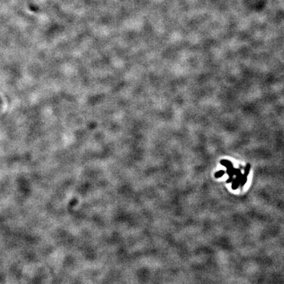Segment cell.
<instances>
[{"instance_id":"1","label":"cell","mask_w":284,"mask_h":284,"mask_svg":"<svg viewBox=\"0 0 284 284\" xmlns=\"http://www.w3.org/2000/svg\"><path fill=\"white\" fill-rule=\"evenodd\" d=\"M220 164L226 167L227 168L233 167L232 163L230 161H227V160H222V161H220Z\"/></svg>"},{"instance_id":"2","label":"cell","mask_w":284,"mask_h":284,"mask_svg":"<svg viewBox=\"0 0 284 284\" xmlns=\"http://www.w3.org/2000/svg\"><path fill=\"white\" fill-rule=\"evenodd\" d=\"M224 174H225V171L220 170L215 174V178H220V177H222V176H223Z\"/></svg>"},{"instance_id":"3","label":"cell","mask_w":284,"mask_h":284,"mask_svg":"<svg viewBox=\"0 0 284 284\" xmlns=\"http://www.w3.org/2000/svg\"><path fill=\"white\" fill-rule=\"evenodd\" d=\"M233 177H230V178H229V180H228L227 181V183H230V182H232L233 181Z\"/></svg>"}]
</instances>
